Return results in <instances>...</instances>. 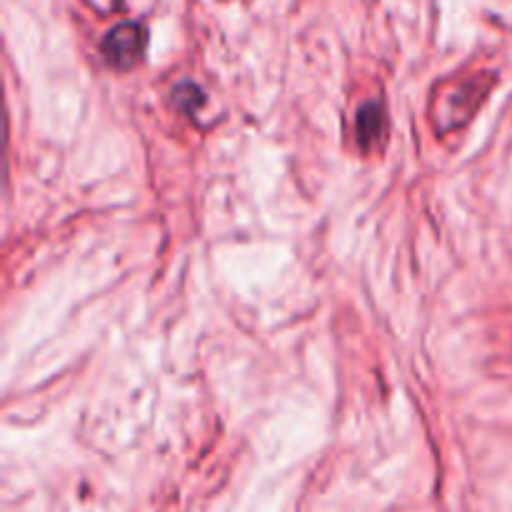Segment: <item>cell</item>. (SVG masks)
<instances>
[{"instance_id": "3", "label": "cell", "mask_w": 512, "mask_h": 512, "mask_svg": "<svg viewBox=\"0 0 512 512\" xmlns=\"http://www.w3.org/2000/svg\"><path fill=\"white\" fill-rule=\"evenodd\" d=\"M200 103H203V93H200L195 85L183 83L180 88H175V105H178V108H183L185 113H190L193 108H198Z\"/></svg>"}, {"instance_id": "2", "label": "cell", "mask_w": 512, "mask_h": 512, "mask_svg": "<svg viewBox=\"0 0 512 512\" xmlns=\"http://www.w3.org/2000/svg\"><path fill=\"white\" fill-rule=\"evenodd\" d=\"M385 135V113L378 103H365L358 113V143L373 150Z\"/></svg>"}, {"instance_id": "1", "label": "cell", "mask_w": 512, "mask_h": 512, "mask_svg": "<svg viewBox=\"0 0 512 512\" xmlns=\"http://www.w3.org/2000/svg\"><path fill=\"white\" fill-rule=\"evenodd\" d=\"M145 28L138 23H120L105 35L103 55L108 65L118 70L133 68L145 50Z\"/></svg>"}]
</instances>
